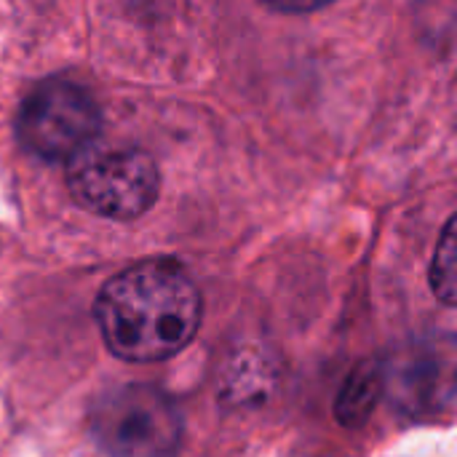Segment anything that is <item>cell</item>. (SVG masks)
<instances>
[{
	"label": "cell",
	"mask_w": 457,
	"mask_h": 457,
	"mask_svg": "<svg viewBox=\"0 0 457 457\" xmlns=\"http://www.w3.org/2000/svg\"><path fill=\"white\" fill-rule=\"evenodd\" d=\"M201 292L190 273L169 260H142L112 276L96 303L94 319L112 356L153 364L177 356L201 327Z\"/></svg>",
	"instance_id": "1"
},
{
	"label": "cell",
	"mask_w": 457,
	"mask_h": 457,
	"mask_svg": "<svg viewBox=\"0 0 457 457\" xmlns=\"http://www.w3.org/2000/svg\"><path fill=\"white\" fill-rule=\"evenodd\" d=\"M91 436L107 457H177L182 415L161 388L126 383L94 402Z\"/></svg>",
	"instance_id": "2"
},
{
	"label": "cell",
	"mask_w": 457,
	"mask_h": 457,
	"mask_svg": "<svg viewBox=\"0 0 457 457\" xmlns=\"http://www.w3.org/2000/svg\"><path fill=\"white\" fill-rule=\"evenodd\" d=\"M75 204L104 220H137L153 209L161 174L150 153L118 145H91L67 166Z\"/></svg>",
	"instance_id": "3"
},
{
	"label": "cell",
	"mask_w": 457,
	"mask_h": 457,
	"mask_svg": "<svg viewBox=\"0 0 457 457\" xmlns=\"http://www.w3.org/2000/svg\"><path fill=\"white\" fill-rule=\"evenodd\" d=\"M102 129V110L94 94L64 78L35 86L16 115V134L24 150L43 161H72L94 145Z\"/></svg>",
	"instance_id": "4"
},
{
	"label": "cell",
	"mask_w": 457,
	"mask_h": 457,
	"mask_svg": "<svg viewBox=\"0 0 457 457\" xmlns=\"http://www.w3.org/2000/svg\"><path fill=\"white\" fill-rule=\"evenodd\" d=\"M380 394H383L380 367L372 361L356 367L337 396V420L348 428H359L372 415Z\"/></svg>",
	"instance_id": "5"
},
{
	"label": "cell",
	"mask_w": 457,
	"mask_h": 457,
	"mask_svg": "<svg viewBox=\"0 0 457 457\" xmlns=\"http://www.w3.org/2000/svg\"><path fill=\"white\" fill-rule=\"evenodd\" d=\"M455 217L447 220L445 230H442V238L436 244V252H434V260H431V289L436 295V300H442L445 305H455V260H457V249H455Z\"/></svg>",
	"instance_id": "6"
}]
</instances>
